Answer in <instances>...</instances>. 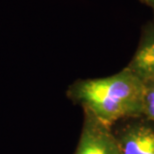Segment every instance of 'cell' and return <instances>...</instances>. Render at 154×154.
Returning a JSON list of instances; mask_svg holds the SVG:
<instances>
[{
	"instance_id": "1",
	"label": "cell",
	"mask_w": 154,
	"mask_h": 154,
	"mask_svg": "<svg viewBox=\"0 0 154 154\" xmlns=\"http://www.w3.org/2000/svg\"><path fill=\"white\" fill-rule=\"evenodd\" d=\"M69 93L86 112L109 127L143 114L144 84L127 68L108 77L78 80Z\"/></svg>"
},
{
	"instance_id": "6",
	"label": "cell",
	"mask_w": 154,
	"mask_h": 154,
	"mask_svg": "<svg viewBox=\"0 0 154 154\" xmlns=\"http://www.w3.org/2000/svg\"><path fill=\"white\" fill-rule=\"evenodd\" d=\"M141 3H143L144 5L148 6V7L151 9L153 14H154V0H139Z\"/></svg>"
},
{
	"instance_id": "3",
	"label": "cell",
	"mask_w": 154,
	"mask_h": 154,
	"mask_svg": "<svg viewBox=\"0 0 154 154\" xmlns=\"http://www.w3.org/2000/svg\"><path fill=\"white\" fill-rule=\"evenodd\" d=\"M74 154H121L111 127L86 112L82 133Z\"/></svg>"
},
{
	"instance_id": "5",
	"label": "cell",
	"mask_w": 154,
	"mask_h": 154,
	"mask_svg": "<svg viewBox=\"0 0 154 154\" xmlns=\"http://www.w3.org/2000/svg\"><path fill=\"white\" fill-rule=\"evenodd\" d=\"M143 114L146 119L154 122V79L143 82Z\"/></svg>"
},
{
	"instance_id": "2",
	"label": "cell",
	"mask_w": 154,
	"mask_h": 154,
	"mask_svg": "<svg viewBox=\"0 0 154 154\" xmlns=\"http://www.w3.org/2000/svg\"><path fill=\"white\" fill-rule=\"evenodd\" d=\"M114 133L121 154H154V122L140 116Z\"/></svg>"
},
{
	"instance_id": "4",
	"label": "cell",
	"mask_w": 154,
	"mask_h": 154,
	"mask_svg": "<svg viewBox=\"0 0 154 154\" xmlns=\"http://www.w3.org/2000/svg\"><path fill=\"white\" fill-rule=\"evenodd\" d=\"M125 68L142 82L154 79V22L143 27L136 52Z\"/></svg>"
}]
</instances>
